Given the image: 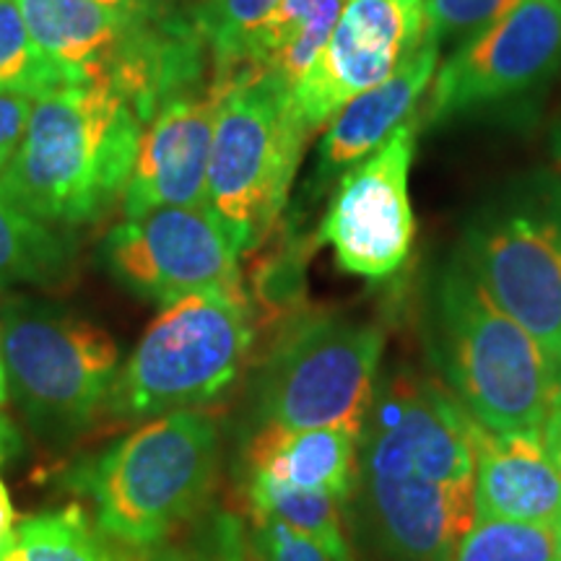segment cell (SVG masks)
Here are the masks:
<instances>
[{"mask_svg": "<svg viewBox=\"0 0 561 561\" xmlns=\"http://www.w3.org/2000/svg\"><path fill=\"white\" fill-rule=\"evenodd\" d=\"M471 424L437 377H380L359 434L354 496L385 559H453L476 520Z\"/></svg>", "mask_w": 561, "mask_h": 561, "instance_id": "cell-1", "label": "cell"}, {"mask_svg": "<svg viewBox=\"0 0 561 561\" xmlns=\"http://www.w3.org/2000/svg\"><path fill=\"white\" fill-rule=\"evenodd\" d=\"M138 110L112 83H70L34 100L0 191L55 229L100 221L123 203L138 144Z\"/></svg>", "mask_w": 561, "mask_h": 561, "instance_id": "cell-2", "label": "cell"}, {"mask_svg": "<svg viewBox=\"0 0 561 561\" xmlns=\"http://www.w3.org/2000/svg\"><path fill=\"white\" fill-rule=\"evenodd\" d=\"M424 339L437 380L483 430L541 434L561 403L549 351L486 297L458 257L434 278Z\"/></svg>", "mask_w": 561, "mask_h": 561, "instance_id": "cell-3", "label": "cell"}, {"mask_svg": "<svg viewBox=\"0 0 561 561\" xmlns=\"http://www.w3.org/2000/svg\"><path fill=\"white\" fill-rule=\"evenodd\" d=\"M221 468V437L203 411L144 421L68 476V486L94 504V523L110 543L157 549L198 517Z\"/></svg>", "mask_w": 561, "mask_h": 561, "instance_id": "cell-4", "label": "cell"}, {"mask_svg": "<svg viewBox=\"0 0 561 561\" xmlns=\"http://www.w3.org/2000/svg\"><path fill=\"white\" fill-rule=\"evenodd\" d=\"M255 335V307L244 286L161 307L121 367L107 413L144 424L174 411H201L240 382Z\"/></svg>", "mask_w": 561, "mask_h": 561, "instance_id": "cell-5", "label": "cell"}, {"mask_svg": "<svg viewBox=\"0 0 561 561\" xmlns=\"http://www.w3.org/2000/svg\"><path fill=\"white\" fill-rule=\"evenodd\" d=\"M214 79L224 94L208 161V208L244 255L268 240L284 214L312 130L289 83L265 73Z\"/></svg>", "mask_w": 561, "mask_h": 561, "instance_id": "cell-6", "label": "cell"}, {"mask_svg": "<svg viewBox=\"0 0 561 561\" xmlns=\"http://www.w3.org/2000/svg\"><path fill=\"white\" fill-rule=\"evenodd\" d=\"M9 398L32 434L70 445L107 411L121 375V351L102 328L34 297L0 305Z\"/></svg>", "mask_w": 561, "mask_h": 561, "instance_id": "cell-7", "label": "cell"}, {"mask_svg": "<svg viewBox=\"0 0 561 561\" xmlns=\"http://www.w3.org/2000/svg\"><path fill=\"white\" fill-rule=\"evenodd\" d=\"M382 354L385 331L375 322L331 312L291 314L252 377V426H343L362 434Z\"/></svg>", "mask_w": 561, "mask_h": 561, "instance_id": "cell-8", "label": "cell"}, {"mask_svg": "<svg viewBox=\"0 0 561 561\" xmlns=\"http://www.w3.org/2000/svg\"><path fill=\"white\" fill-rule=\"evenodd\" d=\"M486 297L561 362V195H523L483 208L458 255Z\"/></svg>", "mask_w": 561, "mask_h": 561, "instance_id": "cell-9", "label": "cell"}, {"mask_svg": "<svg viewBox=\"0 0 561 561\" xmlns=\"http://www.w3.org/2000/svg\"><path fill=\"white\" fill-rule=\"evenodd\" d=\"M242 252L208 206H164L112 227L100 261L123 289L167 307L191 294L237 289Z\"/></svg>", "mask_w": 561, "mask_h": 561, "instance_id": "cell-10", "label": "cell"}, {"mask_svg": "<svg viewBox=\"0 0 561 561\" xmlns=\"http://www.w3.org/2000/svg\"><path fill=\"white\" fill-rule=\"evenodd\" d=\"M413 151L416 121L335 182L318 240L331 244L335 263L348 276L385 280L409 261L416 237L409 193Z\"/></svg>", "mask_w": 561, "mask_h": 561, "instance_id": "cell-11", "label": "cell"}, {"mask_svg": "<svg viewBox=\"0 0 561 561\" xmlns=\"http://www.w3.org/2000/svg\"><path fill=\"white\" fill-rule=\"evenodd\" d=\"M561 68V3L523 0L460 45L432 81L430 121L528 94Z\"/></svg>", "mask_w": 561, "mask_h": 561, "instance_id": "cell-12", "label": "cell"}, {"mask_svg": "<svg viewBox=\"0 0 561 561\" xmlns=\"http://www.w3.org/2000/svg\"><path fill=\"white\" fill-rule=\"evenodd\" d=\"M424 42V0H346L339 24L294 87L301 121L325 128L341 107L396 73Z\"/></svg>", "mask_w": 561, "mask_h": 561, "instance_id": "cell-13", "label": "cell"}, {"mask_svg": "<svg viewBox=\"0 0 561 561\" xmlns=\"http://www.w3.org/2000/svg\"><path fill=\"white\" fill-rule=\"evenodd\" d=\"M224 87L210 79L167 96L144 125L123 193L125 219L164 206H208V161Z\"/></svg>", "mask_w": 561, "mask_h": 561, "instance_id": "cell-14", "label": "cell"}, {"mask_svg": "<svg viewBox=\"0 0 561 561\" xmlns=\"http://www.w3.org/2000/svg\"><path fill=\"white\" fill-rule=\"evenodd\" d=\"M476 517L553 528L561 520V476L536 432H489L471 424Z\"/></svg>", "mask_w": 561, "mask_h": 561, "instance_id": "cell-15", "label": "cell"}, {"mask_svg": "<svg viewBox=\"0 0 561 561\" xmlns=\"http://www.w3.org/2000/svg\"><path fill=\"white\" fill-rule=\"evenodd\" d=\"M437 60L439 47L424 39L396 73L335 112L320 140L314 191H322L369 153L382 149L405 123L413 121V110L432 87Z\"/></svg>", "mask_w": 561, "mask_h": 561, "instance_id": "cell-16", "label": "cell"}, {"mask_svg": "<svg viewBox=\"0 0 561 561\" xmlns=\"http://www.w3.org/2000/svg\"><path fill=\"white\" fill-rule=\"evenodd\" d=\"M248 471L271 476L291 486L322 491L346 504L359 473V434L343 426L252 432L244 453Z\"/></svg>", "mask_w": 561, "mask_h": 561, "instance_id": "cell-17", "label": "cell"}, {"mask_svg": "<svg viewBox=\"0 0 561 561\" xmlns=\"http://www.w3.org/2000/svg\"><path fill=\"white\" fill-rule=\"evenodd\" d=\"M346 0H280L250 34L231 68L214 76L265 73L294 89L318 60Z\"/></svg>", "mask_w": 561, "mask_h": 561, "instance_id": "cell-18", "label": "cell"}, {"mask_svg": "<svg viewBox=\"0 0 561 561\" xmlns=\"http://www.w3.org/2000/svg\"><path fill=\"white\" fill-rule=\"evenodd\" d=\"M73 240L21 210L0 191V291L55 286L73 273Z\"/></svg>", "mask_w": 561, "mask_h": 561, "instance_id": "cell-19", "label": "cell"}, {"mask_svg": "<svg viewBox=\"0 0 561 561\" xmlns=\"http://www.w3.org/2000/svg\"><path fill=\"white\" fill-rule=\"evenodd\" d=\"M244 500H248L252 515L273 517V520L289 525L291 530L322 546L335 561H354L346 520H343V502L335 496L248 471Z\"/></svg>", "mask_w": 561, "mask_h": 561, "instance_id": "cell-20", "label": "cell"}, {"mask_svg": "<svg viewBox=\"0 0 561 561\" xmlns=\"http://www.w3.org/2000/svg\"><path fill=\"white\" fill-rule=\"evenodd\" d=\"M0 561H115L110 543L87 510L68 504L16 523Z\"/></svg>", "mask_w": 561, "mask_h": 561, "instance_id": "cell-21", "label": "cell"}, {"mask_svg": "<svg viewBox=\"0 0 561 561\" xmlns=\"http://www.w3.org/2000/svg\"><path fill=\"white\" fill-rule=\"evenodd\" d=\"M60 87L66 79L34 45L16 0H0V94L37 100Z\"/></svg>", "mask_w": 561, "mask_h": 561, "instance_id": "cell-22", "label": "cell"}, {"mask_svg": "<svg viewBox=\"0 0 561 561\" xmlns=\"http://www.w3.org/2000/svg\"><path fill=\"white\" fill-rule=\"evenodd\" d=\"M450 561H557L553 530L543 525L476 517Z\"/></svg>", "mask_w": 561, "mask_h": 561, "instance_id": "cell-23", "label": "cell"}, {"mask_svg": "<svg viewBox=\"0 0 561 561\" xmlns=\"http://www.w3.org/2000/svg\"><path fill=\"white\" fill-rule=\"evenodd\" d=\"M280 0H198L195 24L210 53L214 73H224L242 53L244 42Z\"/></svg>", "mask_w": 561, "mask_h": 561, "instance_id": "cell-24", "label": "cell"}, {"mask_svg": "<svg viewBox=\"0 0 561 561\" xmlns=\"http://www.w3.org/2000/svg\"><path fill=\"white\" fill-rule=\"evenodd\" d=\"M523 0H424V39L437 45H466L489 30Z\"/></svg>", "mask_w": 561, "mask_h": 561, "instance_id": "cell-25", "label": "cell"}, {"mask_svg": "<svg viewBox=\"0 0 561 561\" xmlns=\"http://www.w3.org/2000/svg\"><path fill=\"white\" fill-rule=\"evenodd\" d=\"M248 549L252 561H335L307 536L263 515L248 523Z\"/></svg>", "mask_w": 561, "mask_h": 561, "instance_id": "cell-26", "label": "cell"}, {"mask_svg": "<svg viewBox=\"0 0 561 561\" xmlns=\"http://www.w3.org/2000/svg\"><path fill=\"white\" fill-rule=\"evenodd\" d=\"M133 24L153 32L193 30L198 0H96Z\"/></svg>", "mask_w": 561, "mask_h": 561, "instance_id": "cell-27", "label": "cell"}, {"mask_svg": "<svg viewBox=\"0 0 561 561\" xmlns=\"http://www.w3.org/2000/svg\"><path fill=\"white\" fill-rule=\"evenodd\" d=\"M198 561H252L248 549V525L231 515H219L210 523L206 549Z\"/></svg>", "mask_w": 561, "mask_h": 561, "instance_id": "cell-28", "label": "cell"}, {"mask_svg": "<svg viewBox=\"0 0 561 561\" xmlns=\"http://www.w3.org/2000/svg\"><path fill=\"white\" fill-rule=\"evenodd\" d=\"M34 100L21 94H0V174L11 164L26 125H30Z\"/></svg>", "mask_w": 561, "mask_h": 561, "instance_id": "cell-29", "label": "cell"}, {"mask_svg": "<svg viewBox=\"0 0 561 561\" xmlns=\"http://www.w3.org/2000/svg\"><path fill=\"white\" fill-rule=\"evenodd\" d=\"M541 442H543L546 453H549L553 468H557L559 476H561V403L553 405L549 419L543 421Z\"/></svg>", "mask_w": 561, "mask_h": 561, "instance_id": "cell-30", "label": "cell"}, {"mask_svg": "<svg viewBox=\"0 0 561 561\" xmlns=\"http://www.w3.org/2000/svg\"><path fill=\"white\" fill-rule=\"evenodd\" d=\"M21 453V434L13 419L0 405V466L11 462Z\"/></svg>", "mask_w": 561, "mask_h": 561, "instance_id": "cell-31", "label": "cell"}, {"mask_svg": "<svg viewBox=\"0 0 561 561\" xmlns=\"http://www.w3.org/2000/svg\"><path fill=\"white\" fill-rule=\"evenodd\" d=\"M115 561H187L182 553L164 549V546H157V549H115Z\"/></svg>", "mask_w": 561, "mask_h": 561, "instance_id": "cell-32", "label": "cell"}, {"mask_svg": "<svg viewBox=\"0 0 561 561\" xmlns=\"http://www.w3.org/2000/svg\"><path fill=\"white\" fill-rule=\"evenodd\" d=\"M13 530H16V512H13L9 489H5L3 479H0V551L9 546Z\"/></svg>", "mask_w": 561, "mask_h": 561, "instance_id": "cell-33", "label": "cell"}, {"mask_svg": "<svg viewBox=\"0 0 561 561\" xmlns=\"http://www.w3.org/2000/svg\"><path fill=\"white\" fill-rule=\"evenodd\" d=\"M553 170H557V187L553 191L561 195V123L557 133H553Z\"/></svg>", "mask_w": 561, "mask_h": 561, "instance_id": "cell-34", "label": "cell"}, {"mask_svg": "<svg viewBox=\"0 0 561 561\" xmlns=\"http://www.w3.org/2000/svg\"><path fill=\"white\" fill-rule=\"evenodd\" d=\"M9 377H5V359H3V339H0V405L5 409L9 403Z\"/></svg>", "mask_w": 561, "mask_h": 561, "instance_id": "cell-35", "label": "cell"}, {"mask_svg": "<svg viewBox=\"0 0 561 561\" xmlns=\"http://www.w3.org/2000/svg\"><path fill=\"white\" fill-rule=\"evenodd\" d=\"M553 546H557V561H561V520L553 525Z\"/></svg>", "mask_w": 561, "mask_h": 561, "instance_id": "cell-36", "label": "cell"}, {"mask_svg": "<svg viewBox=\"0 0 561 561\" xmlns=\"http://www.w3.org/2000/svg\"><path fill=\"white\" fill-rule=\"evenodd\" d=\"M559 377H561V362H559Z\"/></svg>", "mask_w": 561, "mask_h": 561, "instance_id": "cell-37", "label": "cell"}, {"mask_svg": "<svg viewBox=\"0 0 561 561\" xmlns=\"http://www.w3.org/2000/svg\"><path fill=\"white\" fill-rule=\"evenodd\" d=\"M559 3H561V0H559Z\"/></svg>", "mask_w": 561, "mask_h": 561, "instance_id": "cell-38", "label": "cell"}]
</instances>
